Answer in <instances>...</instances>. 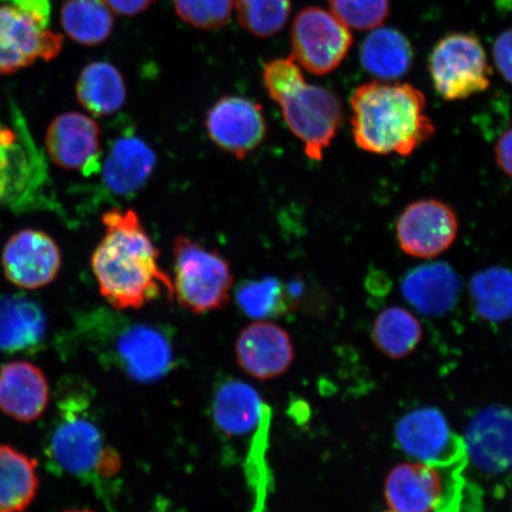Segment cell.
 Returning <instances> with one entry per match:
<instances>
[{
  "label": "cell",
  "mask_w": 512,
  "mask_h": 512,
  "mask_svg": "<svg viewBox=\"0 0 512 512\" xmlns=\"http://www.w3.org/2000/svg\"><path fill=\"white\" fill-rule=\"evenodd\" d=\"M104 238L91 258L99 291L115 310H138L163 292L174 297L172 279L159 265V251L133 209L101 217Z\"/></svg>",
  "instance_id": "6da1fadb"
},
{
  "label": "cell",
  "mask_w": 512,
  "mask_h": 512,
  "mask_svg": "<svg viewBox=\"0 0 512 512\" xmlns=\"http://www.w3.org/2000/svg\"><path fill=\"white\" fill-rule=\"evenodd\" d=\"M350 106L352 137L364 152L408 157L434 136L425 95L409 83H366Z\"/></svg>",
  "instance_id": "7a4b0ae2"
},
{
  "label": "cell",
  "mask_w": 512,
  "mask_h": 512,
  "mask_svg": "<svg viewBox=\"0 0 512 512\" xmlns=\"http://www.w3.org/2000/svg\"><path fill=\"white\" fill-rule=\"evenodd\" d=\"M51 426L46 457L51 469L91 480L110 479L121 469L119 453L106 445L104 434L88 412L86 389L62 388Z\"/></svg>",
  "instance_id": "3957f363"
},
{
  "label": "cell",
  "mask_w": 512,
  "mask_h": 512,
  "mask_svg": "<svg viewBox=\"0 0 512 512\" xmlns=\"http://www.w3.org/2000/svg\"><path fill=\"white\" fill-rule=\"evenodd\" d=\"M174 261V297L184 309L201 315L228 303L234 275L219 252L181 235L174 241Z\"/></svg>",
  "instance_id": "277c9868"
},
{
  "label": "cell",
  "mask_w": 512,
  "mask_h": 512,
  "mask_svg": "<svg viewBox=\"0 0 512 512\" xmlns=\"http://www.w3.org/2000/svg\"><path fill=\"white\" fill-rule=\"evenodd\" d=\"M460 475L420 462L400 464L389 472L384 496L395 512H460Z\"/></svg>",
  "instance_id": "5b68a950"
},
{
  "label": "cell",
  "mask_w": 512,
  "mask_h": 512,
  "mask_svg": "<svg viewBox=\"0 0 512 512\" xmlns=\"http://www.w3.org/2000/svg\"><path fill=\"white\" fill-rule=\"evenodd\" d=\"M435 91L447 101L465 100L490 87L491 68L483 44L471 34H451L428 59Z\"/></svg>",
  "instance_id": "8992f818"
},
{
  "label": "cell",
  "mask_w": 512,
  "mask_h": 512,
  "mask_svg": "<svg viewBox=\"0 0 512 512\" xmlns=\"http://www.w3.org/2000/svg\"><path fill=\"white\" fill-rule=\"evenodd\" d=\"M291 132L304 145L311 160H322L343 125L344 114L337 95L324 87L304 85L278 104Z\"/></svg>",
  "instance_id": "52a82bcc"
},
{
  "label": "cell",
  "mask_w": 512,
  "mask_h": 512,
  "mask_svg": "<svg viewBox=\"0 0 512 512\" xmlns=\"http://www.w3.org/2000/svg\"><path fill=\"white\" fill-rule=\"evenodd\" d=\"M395 439L415 462L458 472L467 464L464 439L437 408H418L403 415L396 424Z\"/></svg>",
  "instance_id": "ba28073f"
},
{
  "label": "cell",
  "mask_w": 512,
  "mask_h": 512,
  "mask_svg": "<svg viewBox=\"0 0 512 512\" xmlns=\"http://www.w3.org/2000/svg\"><path fill=\"white\" fill-rule=\"evenodd\" d=\"M291 42L293 59L300 67L311 74L326 75L347 57L352 35L332 12L306 8L294 19Z\"/></svg>",
  "instance_id": "9c48e42d"
},
{
  "label": "cell",
  "mask_w": 512,
  "mask_h": 512,
  "mask_svg": "<svg viewBox=\"0 0 512 512\" xmlns=\"http://www.w3.org/2000/svg\"><path fill=\"white\" fill-rule=\"evenodd\" d=\"M211 143L235 159H245L259 149L268 133L259 102L226 95L211 106L204 118Z\"/></svg>",
  "instance_id": "30bf717a"
},
{
  "label": "cell",
  "mask_w": 512,
  "mask_h": 512,
  "mask_svg": "<svg viewBox=\"0 0 512 512\" xmlns=\"http://www.w3.org/2000/svg\"><path fill=\"white\" fill-rule=\"evenodd\" d=\"M458 232L456 211L434 198L409 204L396 221L400 248L418 259H433L448 251Z\"/></svg>",
  "instance_id": "8fae6325"
},
{
  "label": "cell",
  "mask_w": 512,
  "mask_h": 512,
  "mask_svg": "<svg viewBox=\"0 0 512 512\" xmlns=\"http://www.w3.org/2000/svg\"><path fill=\"white\" fill-rule=\"evenodd\" d=\"M63 36L8 4L0 5V74H12L38 60L59 56Z\"/></svg>",
  "instance_id": "7c38bea8"
},
{
  "label": "cell",
  "mask_w": 512,
  "mask_h": 512,
  "mask_svg": "<svg viewBox=\"0 0 512 512\" xmlns=\"http://www.w3.org/2000/svg\"><path fill=\"white\" fill-rule=\"evenodd\" d=\"M5 278L24 290L53 283L62 267L60 247L41 230L24 229L12 235L2 253Z\"/></svg>",
  "instance_id": "4fadbf2b"
},
{
  "label": "cell",
  "mask_w": 512,
  "mask_h": 512,
  "mask_svg": "<svg viewBox=\"0 0 512 512\" xmlns=\"http://www.w3.org/2000/svg\"><path fill=\"white\" fill-rule=\"evenodd\" d=\"M464 444L467 463L485 475L512 471V409L492 406L483 409L467 426Z\"/></svg>",
  "instance_id": "5bb4252c"
},
{
  "label": "cell",
  "mask_w": 512,
  "mask_h": 512,
  "mask_svg": "<svg viewBox=\"0 0 512 512\" xmlns=\"http://www.w3.org/2000/svg\"><path fill=\"white\" fill-rule=\"evenodd\" d=\"M239 366L256 380H273L286 373L294 358L288 332L270 320H256L236 341Z\"/></svg>",
  "instance_id": "9a60e30c"
},
{
  "label": "cell",
  "mask_w": 512,
  "mask_h": 512,
  "mask_svg": "<svg viewBox=\"0 0 512 512\" xmlns=\"http://www.w3.org/2000/svg\"><path fill=\"white\" fill-rule=\"evenodd\" d=\"M100 136L98 123L88 115H57L47 131L48 155L62 170L85 171L100 155Z\"/></svg>",
  "instance_id": "2e32d148"
},
{
  "label": "cell",
  "mask_w": 512,
  "mask_h": 512,
  "mask_svg": "<svg viewBox=\"0 0 512 512\" xmlns=\"http://www.w3.org/2000/svg\"><path fill=\"white\" fill-rule=\"evenodd\" d=\"M50 389L43 371L27 361L0 367V411L17 421L40 419L48 407Z\"/></svg>",
  "instance_id": "e0dca14e"
},
{
  "label": "cell",
  "mask_w": 512,
  "mask_h": 512,
  "mask_svg": "<svg viewBox=\"0 0 512 512\" xmlns=\"http://www.w3.org/2000/svg\"><path fill=\"white\" fill-rule=\"evenodd\" d=\"M121 367L131 379L152 382L169 373L174 352L162 332L147 325H133L115 343Z\"/></svg>",
  "instance_id": "ac0fdd59"
},
{
  "label": "cell",
  "mask_w": 512,
  "mask_h": 512,
  "mask_svg": "<svg viewBox=\"0 0 512 512\" xmlns=\"http://www.w3.org/2000/svg\"><path fill=\"white\" fill-rule=\"evenodd\" d=\"M460 279L445 262L414 268L402 279L403 298L421 315L439 317L450 312L460 294Z\"/></svg>",
  "instance_id": "d6986e66"
},
{
  "label": "cell",
  "mask_w": 512,
  "mask_h": 512,
  "mask_svg": "<svg viewBox=\"0 0 512 512\" xmlns=\"http://www.w3.org/2000/svg\"><path fill=\"white\" fill-rule=\"evenodd\" d=\"M156 165L157 156L152 147L144 139L127 134L113 143L102 178L113 194L128 196L144 187Z\"/></svg>",
  "instance_id": "ffe728a7"
},
{
  "label": "cell",
  "mask_w": 512,
  "mask_h": 512,
  "mask_svg": "<svg viewBox=\"0 0 512 512\" xmlns=\"http://www.w3.org/2000/svg\"><path fill=\"white\" fill-rule=\"evenodd\" d=\"M213 416L223 434L243 437L270 419L271 409L251 384L230 380L216 390Z\"/></svg>",
  "instance_id": "44dd1931"
},
{
  "label": "cell",
  "mask_w": 512,
  "mask_h": 512,
  "mask_svg": "<svg viewBox=\"0 0 512 512\" xmlns=\"http://www.w3.org/2000/svg\"><path fill=\"white\" fill-rule=\"evenodd\" d=\"M46 332V313L35 300L17 294L0 297V351L32 350Z\"/></svg>",
  "instance_id": "7402d4cb"
},
{
  "label": "cell",
  "mask_w": 512,
  "mask_h": 512,
  "mask_svg": "<svg viewBox=\"0 0 512 512\" xmlns=\"http://www.w3.org/2000/svg\"><path fill=\"white\" fill-rule=\"evenodd\" d=\"M76 99L94 117H110L126 104L127 86L123 74L108 62L87 64L76 82Z\"/></svg>",
  "instance_id": "603a6c76"
},
{
  "label": "cell",
  "mask_w": 512,
  "mask_h": 512,
  "mask_svg": "<svg viewBox=\"0 0 512 512\" xmlns=\"http://www.w3.org/2000/svg\"><path fill=\"white\" fill-rule=\"evenodd\" d=\"M413 59L411 42L402 32L392 28L371 30L360 48V61L364 70L384 81L405 76L412 68Z\"/></svg>",
  "instance_id": "cb8c5ba5"
},
{
  "label": "cell",
  "mask_w": 512,
  "mask_h": 512,
  "mask_svg": "<svg viewBox=\"0 0 512 512\" xmlns=\"http://www.w3.org/2000/svg\"><path fill=\"white\" fill-rule=\"evenodd\" d=\"M37 462L9 445H0V512H24L37 496Z\"/></svg>",
  "instance_id": "d4e9b609"
},
{
  "label": "cell",
  "mask_w": 512,
  "mask_h": 512,
  "mask_svg": "<svg viewBox=\"0 0 512 512\" xmlns=\"http://www.w3.org/2000/svg\"><path fill=\"white\" fill-rule=\"evenodd\" d=\"M61 24L69 38L82 46H98L110 38L114 17L105 0H66Z\"/></svg>",
  "instance_id": "484cf974"
},
{
  "label": "cell",
  "mask_w": 512,
  "mask_h": 512,
  "mask_svg": "<svg viewBox=\"0 0 512 512\" xmlns=\"http://www.w3.org/2000/svg\"><path fill=\"white\" fill-rule=\"evenodd\" d=\"M371 339L382 354L402 360L418 348L422 326L412 312L403 307H388L374 320Z\"/></svg>",
  "instance_id": "4316f807"
},
{
  "label": "cell",
  "mask_w": 512,
  "mask_h": 512,
  "mask_svg": "<svg viewBox=\"0 0 512 512\" xmlns=\"http://www.w3.org/2000/svg\"><path fill=\"white\" fill-rule=\"evenodd\" d=\"M470 297L477 315L491 323L512 317V271L495 266L478 272L471 279Z\"/></svg>",
  "instance_id": "83f0119b"
},
{
  "label": "cell",
  "mask_w": 512,
  "mask_h": 512,
  "mask_svg": "<svg viewBox=\"0 0 512 512\" xmlns=\"http://www.w3.org/2000/svg\"><path fill=\"white\" fill-rule=\"evenodd\" d=\"M235 299L241 311L256 320L283 316L293 309L284 284L272 277L243 281L236 287Z\"/></svg>",
  "instance_id": "f1b7e54d"
},
{
  "label": "cell",
  "mask_w": 512,
  "mask_h": 512,
  "mask_svg": "<svg viewBox=\"0 0 512 512\" xmlns=\"http://www.w3.org/2000/svg\"><path fill=\"white\" fill-rule=\"evenodd\" d=\"M243 28L259 38L272 37L285 27L291 0H235Z\"/></svg>",
  "instance_id": "f546056e"
},
{
  "label": "cell",
  "mask_w": 512,
  "mask_h": 512,
  "mask_svg": "<svg viewBox=\"0 0 512 512\" xmlns=\"http://www.w3.org/2000/svg\"><path fill=\"white\" fill-rule=\"evenodd\" d=\"M30 177V160L15 134L0 130V202L19 196Z\"/></svg>",
  "instance_id": "4dcf8cb0"
},
{
  "label": "cell",
  "mask_w": 512,
  "mask_h": 512,
  "mask_svg": "<svg viewBox=\"0 0 512 512\" xmlns=\"http://www.w3.org/2000/svg\"><path fill=\"white\" fill-rule=\"evenodd\" d=\"M175 11L183 22L200 30H219L232 17L234 0H174Z\"/></svg>",
  "instance_id": "1f68e13d"
},
{
  "label": "cell",
  "mask_w": 512,
  "mask_h": 512,
  "mask_svg": "<svg viewBox=\"0 0 512 512\" xmlns=\"http://www.w3.org/2000/svg\"><path fill=\"white\" fill-rule=\"evenodd\" d=\"M332 14L348 28L366 31L381 27L389 14V0H329Z\"/></svg>",
  "instance_id": "d6a6232c"
},
{
  "label": "cell",
  "mask_w": 512,
  "mask_h": 512,
  "mask_svg": "<svg viewBox=\"0 0 512 512\" xmlns=\"http://www.w3.org/2000/svg\"><path fill=\"white\" fill-rule=\"evenodd\" d=\"M262 82L271 100L279 104L285 96L296 91L306 81L299 64L290 56L265 63Z\"/></svg>",
  "instance_id": "836d02e7"
},
{
  "label": "cell",
  "mask_w": 512,
  "mask_h": 512,
  "mask_svg": "<svg viewBox=\"0 0 512 512\" xmlns=\"http://www.w3.org/2000/svg\"><path fill=\"white\" fill-rule=\"evenodd\" d=\"M492 54L498 72L512 85V28L503 31L496 38Z\"/></svg>",
  "instance_id": "e575fe53"
},
{
  "label": "cell",
  "mask_w": 512,
  "mask_h": 512,
  "mask_svg": "<svg viewBox=\"0 0 512 512\" xmlns=\"http://www.w3.org/2000/svg\"><path fill=\"white\" fill-rule=\"evenodd\" d=\"M3 3L14 6L23 14L35 19L42 27L49 28L51 16L50 0H2Z\"/></svg>",
  "instance_id": "d590c367"
},
{
  "label": "cell",
  "mask_w": 512,
  "mask_h": 512,
  "mask_svg": "<svg viewBox=\"0 0 512 512\" xmlns=\"http://www.w3.org/2000/svg\"><path fill=\"white\" fill-rule=\"evenodd\" d=\"M495 157L499 168L512 181V127L497 140Z\"/></svg>",
  "instance_id": "8d00e7d4"
},
{
  "label": "cell",
  "mask_w": 512,
  "mask_h": 512,
  "mask_svg": "<svg viewBox=\"0 0 512 512\" xmlns=\"http://www.w3.org/2000/svg\"><path fill=\"white\" fill-rule=\"evenodd\" d=\"M105 2L117 14L132 17L149 9L155 0H105Z\"/></svg>",
  "instance_id": "74e56055"
},
{
  "label": "cell",
  "mask_w": 512,
  "mask_h": 512,
  "mask_svg": "<svg viewBox=\"0 0 512 512\" xmlns=\"http://www.w3.org/2000/svg\"><path fill=\"white\" fill-rule=\"evenodd\" d=\"M66 512H93L89 510H73V511H66Z\"/></svg>",
  "instance_id": "f35d334b"
},
{
  "label": "cell",
  "mask_w": 512,
  "mask_h": 512,
  "mask_svg": "<svg viewBox=\"0 0 512 512\" xmlns=\"http://www.w3.org/2000/svg\"><path fill=\"white\" fill-rule=\"evenodd\" d=\"M386 512H395V511L390 510V511H386Z\"/></svg>",
  "instance_id": "ab89813d"
}]
</instances>
